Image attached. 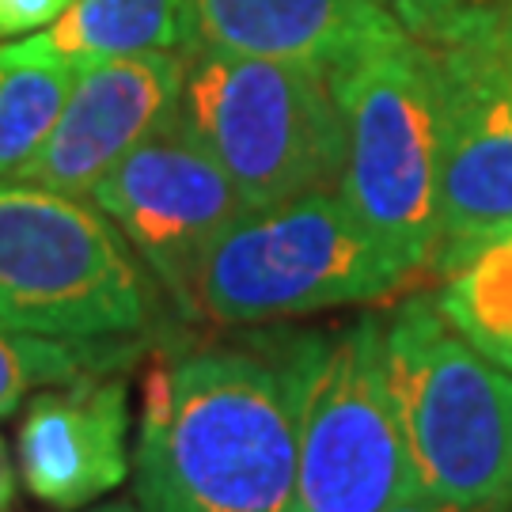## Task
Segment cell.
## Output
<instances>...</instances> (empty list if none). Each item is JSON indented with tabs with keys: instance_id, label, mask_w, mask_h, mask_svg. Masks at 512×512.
<instances>
[{
	"instance_id": "1",
	"label": "cell",
	"mask_w": 512,
	"mask_h": 512,
	"mask_svg": "<svg viewBox=\"0 0 512 512\" xmlns=\"http://www.w3.org/2000/svg\"><path fill=\"white\" fill-rule=\"evenodd\" d=\"M133 482L141 512H300L296 372L285 346H205L156 368Z\"/></svg>"
},
{
	"instance_id": "2",
	"label": "cell",
	"mask_w": 512,
	"mask_h": 512,
	"mask_svg": "<svg viewBox=\"0 0 512 512\" xmlns=\"http://www.w3.org/2000/svg\"><path fill=\"white\" fill-rule=\"evenodd\" d=\"M342 118L338 194L414 277L440 247V107L429 42L403 23L334 73Z\"/></svg>"
},
{
	"instance_id": "3",
	"label": "cell",
	"mask_w": 512,
	"mask_h": 512,
	"mask_svg": "<svg viewBox=\"0 0 512 512\" xmlns=\"http://www.w3.org/2000/svg\"><path fill=\"white\" fill-rule=\"evenodd\" d=\"M384 353L421 497L509 509L512 372L448 323L437 296H410L384 319Z\"/></svg>"
},
{
	"instance_id": "4",
	"label": "cell",
	"mask_w": 512,
	"mask_h": 512,
	"mask_svg": "<svg viewBox=\"0 0 512 512\" xmlns=\"http://www.w3.org/2000/svg\"><path fill=\"white\" fill-rule=\"evenodd\" d=\"M183 54L175 118L224 167L247 209L338 190L342 118L330 69L220 50Z\"/></svg>"
},
{
	"instance_id": "5",
	"label": "cell",
	"mask_w": 512,
	"mask_h": 512,
	"mask_svg": "<svg viewBox=\"0 0 512 512\" xmlns=\"http://www.w3.org/2000/svg\"><path fill=\"white\" fill-rule=\"evenodd\" d=\"M338 190L247 209L209 247L190 308L213 323H266L285 315L376 304L406 281Z\"/></svg>"
},
{
	"instance_id": "6",
	"label": "cell",
	"mask_w": 512,
	"mask_h": 512,
	"mask_svg": "<svg viewBox=\"0 0 512 512\" xmlns=\"http://www.w3.org/2000/svg\"><path fill=\"white\" fill-rule=\"evenodd\" d=\"M296 372L300 512H384L421 497L391 384L384 319L285 342Z\"/></svg>"
},
{
	"instance_id": "7",
	"label": "cell",
	"mask_w": 512,
	"mask_h": 512,
	"mask_svg": "<svg viewBox=\"0 0 512 512\" xmlns=\"http://www.w3.org/2000/svg\"><path fill=\"white\" fill-rule=\"evenodd\" d=\"M152 300L137 262L88 198L0 179V323L46 338H129Z\"/></svg>"
},
{
	"instance_id": "8",
	"label": "cell",
	"mask_w": 512,
	"mask_h": 512,
	"mask_svg": "<svg viewBox=\"0 0 512 512\" xmlns=\"http://www.w3.org/2000/svg\"><path fill=\"white\" fill-rule=\"evenodd\" d=\"M440 107V274L512 232V19L475 8L429 38Z\"/></svg>"
},
{
	"instance_id": "9",
	"label": "cell",
	"mask_w": 512,
	"mask_h": 512,
	"mask_svg": "<svg viewBox=\"0 0 512 512\" xmlns=\"http://www.w3.org/2000/svg\"><path fill=\"white\" fill-rule=\"evenodd\" d=\"M88 202L183 308L209 247L247 213L236 183L175 114L110 167Z\"/></svg>"
},
{
	"instance_id": "10",
	"label": "cell",
	"mask_w": 512,
	"mask_h": 512,
	"mask_svg": "<svg viewBox=\"0 0 512 512\" xmlns=\"http://www.w3.org/2000/svg\"><path fill=\"white\" fill-rule=\"evenodd\" d=\"M183 50L114 57L80 69L50 137L8 179L88 198L92 186L179 107Z\"/></svg>"
},
{
	"instance_id": "11",
	"label": "cell",
	"mask_w": 512,
	"mask_h": 512,
	"mask_svg": "<svg viewBox=\"0 0 512 512\" xmlns=\"http://www.w3.org/2000/svg\"><path fill=\"white\" fill-rule=\"evenodd\" d=\"M16 467L27 494L54 512L114 494L133 475L126 380L95 372L35 391L19 421Z\"/></svg>"
},
{
	"instance_id": "12",
	"label": "cell",
	"mask_w": 512,
	"mask_h": 512,
	"mask_svg": "<svg viewBox=\"0 0 512 512\" xmlns=\"http://www.w3.org/2000/svg\"><path fill=\"white\" fill-rule=\"evenodd\" d=\"M399 27L376 0H183V50L338 69Z\"/></svg>"
},
{
	"instance_id": "13",
	"label": "cell",
	"mask_w": 512,
	"mask_h": 512,
	"mask_svg": "<svg viewBox=\"0 0 512 512\" xmlns=\"http://www.w3.org/2000/svg\"><path fill=\"white\" fill-rule=\"evenodd\" d=\"M4 46L76 73L114 57L183 50V0H73L50 27Z\"/></svg>"
},
{
	"instance_id": "14",
	"label": "cell",
	"mask_w": 512,
	"mask_h": 512,
	"mask_svg": "<svg viewBox=\"0 0 512 512\" xmlns=\"http://www.w3.org/2000/svg\"><path fill=\"white\" fill-rule=\"evenodd\" d=\"M437 304L482 357L512 372V232L486 239L452 262Z\"/></svg>"
},
{
	"instance_id": "15",
	"label": "cell",
	"mask_w": 512,
	"mask_h": 512,
	"mask_svg": "<svg viewBox=\"0 0 512 512\" xmlns=\"http://www.w3.org/2000/svg\"><path fill=\"white\" fill-rule=\"evenodd\" d=\"M137 349L122 338H46L27 334L0 323V418H8L19 403H27L35 391L54 384H69L95 372H118L133 361Z\"/></svg>"
},
{
	"instance_id": "16",
	"label": "cell",
	"mask_w": 512,
	"mask_h": 512,
	"mask_svg": "<svg viewBox=\"0 0 512 512\" xmlns=\"http://www.w3.org/2000/svg\"><path fill=\"white\" fill-rule=\"evenodd\" d=\"M76 69L16 57L0 46V179L16 175L50 137Z\"/></svg>"
},
{
	"instance_id": "17",
	"label": "cell",
	"mask_w": 512,
	"mask_h": 512,
	"mask_svg": "<svg viewBox=\"0 0 512 512\" xmlns=\"http://www.w3.org/2000/svg\"><path fill=\"white\" fill-rule=\"evenodd\" d=\"M384 12L403 23L410 35L418 38H440L448 27H456L467 12H475V0H376Z\"/></svg>"
},
{
	"instance_id": "18",
	"label": "cell",
	"mask_w": 512,
	"mask_h": 512,
	"mask_svg": "<svg viewBox=\"0 0 512 512\" xmlns=\"http://www.w3.org/2000/svg\"><path fill=\"white\" fill-rule=\"evenodd\" d=\"M73 0H0V38H27L50 27Z\"/></svg>"
},
{
	"instance_id": "19",
	"label": "cell",
	"mask_w": 512,
	"mask_h": 512,
	"mask_svg": "<svg viewBox=\"0 0 512 512\" xmlns=\"http://www.w3.org/2000/svg\"><path fill=\"white\" fill-rule=\"evenodd\" d=\"M0 512H16V463L0 437Z\"/></svg>"
},
{
	"instance_id": "20",
	"label": "cell",
	"mask_w": 512,
	"mask_h": 512,
	"mask_svg": "<svg viewBox=\"0 0 512 512\" xmlns=\"http://www.w3.org/2000/svg\"><path fill=\"white\" fill-rule=\"evenodd\" d=\"M384 512H512V509H467V505H452V501H437V497H414V501H403V505Z\"/></svg>"
},
{
	"instance_id": "21",
	"label": "cell",
	"mask_w": 512,
	"mask_h": 512,
	"mask_svg": "<svg viewBox=\"0 0 512 512\" xmlns=\"http://www.w3.org/2000/svg\"><path fill=\"white\" fill-rule=\"evenodd\" d=\"M76 512H141V505H129V501H103V505H88V509Z\"/></svg>"
},
{
	"instance_id": "22",
	"label": "cell",
	"mask_w": 512,
	"mask_h": 512,
	"mask_svg": "<svg viewBox=\"0 0 512 512\" xmlns=\"http://www.w3.org/2000/svg\"><path fill=\"white\" fill-rule=\"evenodd\" d=\"M509 509H512V494H509Z\"/></svg>"
}]
</instances>
